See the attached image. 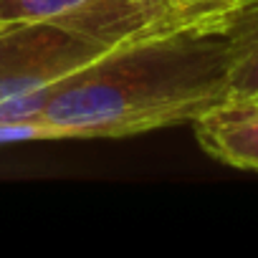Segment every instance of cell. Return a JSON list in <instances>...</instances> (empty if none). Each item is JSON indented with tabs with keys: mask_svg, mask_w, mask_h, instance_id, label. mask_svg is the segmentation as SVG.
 Listing matches in <instances>:
<instances>
[{
	"mask_svg": "<svg viewBox=\"0 0 258 258\" xmlns=\"http://www.w3.org/2000/svg\"><path fill=\"white\" fill-rule=\"evenodd\" d=\"M233 16L106 51L58 84L41 116L66 140H119L198 121L230 99Z\"/></svg>",
	"mask_w": 258,
	"mask_h": 258,
	"instance_id": "obj_1",
	"label": "cell"
},
{
	"mask_svg": "<svg viewBox=\"0 0 258 258\" xmlns=\"http://www.w3.org/2000/svg\"><path fill=\"white\" fill-rule=\"evenodd\" d=\"M31 140H66L58 126L41 119L0 121V142H31Z\"/></svg>",
	"mask_w": 258,
	"mask_h": 258,
	"instance_id": "obj_6",
	"label": "cell"
},
{
	"mask_svg": "<svg viewBox=\"0 0 258 258\" xmlns=\"http://www.w3.org/2000/svg\"><path fill=\"white\" fill-rule=\"evenodd\" d=\"M195 137L198 145L218 162L258 172V104L233 101L215 106L198 121Z\"/></svg>",
	"mask_w": 258,
	"mask_h": 258,
	"instance_id": "obj_3",
	"label": "cell"
},
{
	"mask_svg": "<svg viewBox=\"0 0 258 258\" xmlns=\"http://www.w3.org/2000/svg\"><path fill=\"white\" fill-rule=\"evenodd\" d=\"M228 96L233 101L258 99V8H238L230 21Z\"/></svg>",
	"mask_w": 258,
	"mask_h": 258,
	"instance_id": "obj_4",
	"label": "cell"
},
{
	"mask_svg": "<svg viewBox=\"0 0 258 258\" xmlns=\"http://www.w3.org/2000/svg\"><path fill=\"white\" fill-rule=\"evenodd\" d=\"M94 0H0V26L6 23H56L66 28Z\"/></svg>",
	"mask_w": 258,
	"mask_h": 258,
	"instance_id": "obj_5",
	"label": "cell"
},
{
	"mask_svg": "<svg viewBox=\"0 0 258 258\" xmlns=\"http://www.w3.org/2000/svg\"><path fill=\"white\" fill-rule=\"evenodd\" d=\"M253 101H255V104H258V99H253Z\"/></svg>",
	"mask_w": 258,
	"mask_h": 258,
	"instance_id": "obj_9",
	"label": "cell"
},
{
	"mask_svg": "<svg viewBox=\"0 0 258 258\" xmlns=\"http://www.w3.org/2000/svg\"><path fill=\"white\" fill-rule=\"evenodd\" d=\"M175 3L200 21H225L238 11V0H175Z\"/></svg>",
	"mask_w": 258,
	"mask_h": 258,
	"instance_id": "obj_7",
	"label": "cell"
},
{
	"mask_svg": "<svg viewBox=\"0 0 258 258\" xmlns=\"http://www.w3.org/2000/svg\"><path fill=\"white\" fill-rule=\"evenodd\" d=\"M238 8H258V0H238Z\"/></svg>",
	"mask_w": 258,
	"mask_h": 258,
	"instance_id": "obj_8",
	"label": "cell"
},
{
	"mask_svg": "<svg viewBox=\"0 0 258 258\" xmlns=\"http://www.w3.org/2000/svg\"><path fill=\"white\" fill-rule=\"evenodd\" d=\"M106 51L56 23L0 26V121L41 119L56 86Z\"/></svg>",
	"mask_w": 258,
	"mask_h": 258,
	"instance_id": "obj_2",
	"label": "cell"
}]
</instances>
